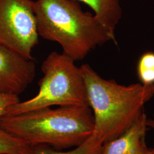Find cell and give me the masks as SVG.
<instances>
[{
  "mask_svg": "<svg viewBox=\"0 0 154 154\" xmlns=\"http://www.w3.org/2000/svg\"><path fill=\"white\" fill-rule=\"evenodd\" d=\"M80 68L93 114V134L103 144L120 136L137 121L144 105L154 97V85H123L102 78L88 64Z\"/></svg>",
  "mask_w": 154,
  "mask_h": 154,
  "instance_id": "cell-1",
  "label": "cell"
},
{
  "mask_svg": "<svg viewBox=\"0 0 154 154\" xmlns=\"http://www.w3.org/2000/svg\"><path fill=\"white\" fill-rule=\"evenodd\" d=\"M34 9L39 36L60 45L63 53L75 62L98 46L116 42V35L77 1L37 0Z\"/></svg>",
  "mask_w": 154,
  "mask_h": 154,
  "instance_id": "cell-2",
  "label": "cell"
},
{
  "mask_svg": "<svg viewBox=\"0 0 154 154\" xmlns=\"http://www.w3.org/2000/svg\"><path fill=\"white\" fill-rule=\"evenodd\" d=\"M0 127L31 147L45 144L60 150L83 143L93 134L94 121L88 106H68L4 116Z\"/></svg>",
  "mask_w": 154,
  "mask_h": 154,
  "instance_id": "cell-3",
  "label": "cell"
},
{
  "mask_svg": "<svg viewBox=\"0 0 154 154\" xmlns=\"http://www.w3.org/2000/svg\"><path fill=\"white\" fill-rule=\"evenodd\" d=\"M43 77L38 93L32 98L9 107L5 116L53 106H88L87 91L81 68L65 54L53 51L41 65Z\"/></svg>",
  "mask_w": 154,
  "mask_h": 154,
  "instance_id": "cell-4",
  "label": "cell"
},
{
  "mask_svg": "<svg viewBox=\"0 0 154 154\" xmlns=\"http://www.w3.org/2000/svg\"><path fill=\"white\" fill-rule=\"evenodd\" d=\"M33 0H0V45L29 60L39 42Z\"/></svg>",
  "mask_w": 154,
  "mask_h": 154,
  "instance_id": "cell-5",
  "label": "cell"
},
{
  "mask_svg": "<svg viewBox=\"0 0 154 154\" xmlns=\"http://www.w3.org/2000/svg\"><path fill=\"white\" fill-rule=\"evenodd\" d=\"M35 72L33 60L0 45V93L19 95L33 82Z\"/></svg>",
  "mask_w": 154,
  "mask_h": 154,
  "instance_id": "cell-6",
  "label": "cell"
},
{
  "mask_svg": "<svg viewBox=\"0 0 154 154\" xmlns=\"http://www.w3.org/2000/svg\"><path fill=\"white\" fill-rule=\"evenodd\" d=\"M144 112L131 126L118 137L102 144L100 154H152L146 143L148 130Z\"/></svg>",
  "mask_w": 154,
  "mask_h": 154,
  "instance_id": "cell-7",
  "label": "cell"
},
{
  "mask_svg": "<svg viewBox=\"0 0 154 154\" xmlns=\"http://www.w3.org/2000/svg\"><path fill=\"white\" fill-rule=\"evenodd\" d=\"M86 4L105 28L115 35L116 27L122 17L121 0H75Z\"/></svg>",
  "mask_w": 154,
  "mask_h": 154,
  "instance_id": "cell-8",
  "label": "cell"
},
{
  "mask_svg": "<svg viewBox=\"0 0 154 154\" xmlns=\"http://www.w3.org/2000/svg\"><path fill=\"white\" fill-rule=\"evenodd\" d=\"M102 144L93 134L81 145L72 150L62 152L45 144L33 146L32 154H100Z\"/></svg>",
  "mask_w": 154,
  "mask_h": 154,
  "instance_id": "cell-9",
  "label": "cell"
},
{
  "mask_svg": "<svg viewBox=\"0 0 154 154\" xmlns=\"http://www.w3.org/2000/svg\"><path fill=\"white\" fill-rule=\"evenodd\" d=\"M33 147L0 127V154H32Z\"/></svg>",
  "mask_w": 154,
  "mask_h": 154,
  "instance_id": "cell-10",
  "label": "cell"
},
{
  "mask_svg": "<svg viewBox=\"0 0 154 154\" xmlns=\"http://www.w3.org/2000/svg\"><path fill=\"white\" fill-rule=\"evenodd\" d=\"M137 70L141 83L146 85H154V52H146L141 55Z\"/></svg>",
  "mask_w": 154,
  "mask_h": 154,
  "instance_id": "cell-11",
  "label": "cell"
},
{
  "mask_svg": "<svg viewBox=\"0 0 154 154\" xmlns=\"http://www.w3.org/2000/svg\"><path fill=\"white\" fill-rule=\"evenodd\" d=\"M20 102L18 95L10 94L0 93V123L5 116L9 107Z\"/></svg>",
  "mask_w": 154,
  "mask_h": 154,
  "instance_id": "cell-12",
  "label": "cell"
},
{
  "mask_svg": "<svg viewBox=\"0 0 154 154\" xmlns=\"http://www.w3.org/2000/svg\"><path fill=\"white\" fill-rule=\"evenodd\" d=\"M147 124L148 127L152 128L154 131V112L152 116V117L147 119ZM152 154H154V148L152 149Z\"/></svg>",
  "mask_w": 154,
  "mask_h": 154,
  "instance_id": "cell-13",
  "label": "cell"
}]
</instances>
